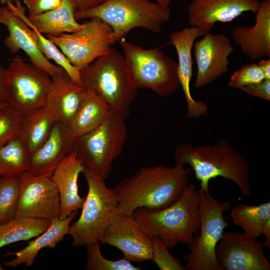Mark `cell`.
I'll list each match as a JSON object with an SVG mask.
<instances>
[{
	"label": "cell",
	"mask_w": 270,
	"mask_h": 270,
	"mask_svg": "<svg viewBox=\"0 0 270 270\" xmlns=\"http://www.w3.org/2000/svg\"><path fill=\"white\" fill-rule=\"evenodd\" d=\"M192 170L182 164L142 168L113 188L118 200L116 214L132 216L140 208L157 210L170 206L188 185Z\"/></svg>",
	"instance_id": "1"
},
{
	"label": "cell",
	"mask_w": 270,
	"mask_h": 270,
	"mask_svg": "<svg viewBox=\"0 0 270 270\" xmlns=\"http://www.w3.org/2000/svg\"><path fill=\"white\" fill-rule=\"evenodd\" d=\"M0 1L14 14L46 36L72 33L83 26V24L78 22L75 18L74 14L77 8L73 0H62L60 6L54 10L42 14L28 16L25 14V8L22 6L20 2L14 4L12 0Z\"/></svg>",
	"instance_id": "20"
},
{
	"label": "cell",
	"mask_w": 270,
	"mask_h": 270,
	"mask_svg": "<svg viewBox=\"0 0 270 270\" xmlns=\"http://www.w3.org/2000/svg\"><path fill=\"white\" fill-rule=\"evenodd\" d=\"M77 11L84 10L96 7L106 0H73Z\"/></svg>",
	"instance_id": "37"
},
{
	"label": "cell",
	"mask_w": 270,
	"mask_h": 270,
	"mask_svg": "<svg viewBox=\"0 0 270 270\" xmlns=\"http://www.w3.org/2000/svg\"><path fill=\"white\" fill-rule=\"evenodd\" d=\"M264 242L244 232H224L215 248L220 270H270Z\"/></svg>",
	"instance_id": "12"
},
{
	"label": "cell",
	"mask_w": 270,
	"mask_h": 270,
	"mask_svg": "<svg viewBox=\"0 0 270 270\" xmlns=\"http://www.w3.org/2000/svg\"><path fill=\"white\" fill-rule=\"evenodd\" d=\"M200 190L189 184L182 196L160 210L136 209L132 216L151 237H158L168 248L179 244L190 245L200 226Z\"/></svg>",
	"instance_id": "3"
},
{
	"label": "cell",
	"mask_w": 270,
	"mask_h": 270,
	"mask_svg": "<svg viewBox=\"0 0 270 270\" xmlns=\"http://www.w3.org/2000/svg\"><path fill=\"white\" fill-rule=\"evenodd\" d=\"M152 240L132 216L115 214L106 228L100 243L117 248L130 262H143L151 260Z\"/></svg>",
	"instance_id": "14"
},
{
	"label": "cell",
	"mask_w": 270,
	"mask_h": 270,
	"mask_svg": "<svg viewBox=\"0 0 270 270\" xmlns=\"http://www.w3.org/2000/svg\"><path fill=\"white\" fill-rule=\"evenodd\" d=\"M200 190V226L198 236L188 246L190 253L184 257L186 270H220L216 255V246L224 229L229 226L224 212L231 208L228 202H220L208 190Z\"/></svg>",
	"instance_id": "9"
},
{
	"label": "cell",
	"mask_w": 270,
	"mask_h": 270,
	"mask_svg": "<svg viewBox=\"0 0 270 270\" xmlns=\"http://www.w3.org/2000/svg\"><path fill=\"white\" fill-rule=\"evenodd\" d=\"M67 126L56 122L44 144L29 159L27 172L50 178L56 167L74 148Z\"/></svg>",
	"instance_id": "19"
},
{
	"label": "cell",
	"mask_w": 270,
	"mask_h": 270,
	"mask_svg": "<svg viewBox=\"0 0 270 270\" xmlns=\"http://www.w3.org/2000/svg\"><path fill=\"white\" fill-rule=\"evenodd\" d=\"M261 234H264L266 240L264 242L266 248H270V218L267 220L264 223L261 231Z\"/></svg>",
	"instance_id": "39"
},
{
	"label": "cell",
	"mask_w": 270,
	"mask_h": 270,
	"mask_svg": "<svg viewBox=\"0 0 270 270\" xmlns=\"http://www.w3.org/2000/svg\"><path fill=\"white\" fill-rule=\"evenodd\" d=\"M168 249L158 237H152L151 260L160 270H184L182 263L174 257Z\"/></svg>",
	"instance_id": "33"
},
{
	"label": "cell",
	"mask_w": 270,
	"mask_h": 270,
	"mask_svg": "<svg viewBox=\"0 0 270 270\" xmlns=\"http://www.w3.org/2000/svg\"><path fill=\"white\" fill-rule=\"evenodd\" d=\"M9 105L8 102L6 100H0V108Z\"/></svg>",
	"instance_id": "42"
},
{
	"label": "cell",
	"mask_w": 270,
	"mask_h": 270,
	"mask_svg": "<svg viewBox=\"0 0 270 270\" xmlns=\"http://www.w3.org/2000/svg\"><path fill=\"white\" fill-rule=\"evenodd\" d=\"M100 242L86 246L87 261L86 270H140L142 268L134 266L126 258L112 260L106 258L102 254Z\"/></svg>",
	"instance_id": "31"
},
{
	"label": "cell",
	"mask_w": 270,
	"mask_h": 270,
	"mask_svg": "<svg viewBox=\"0 0 270 270\" xmlns=\"http://www.w3.org/2000/svg\"><path fill=\"white\" fill-rule=\"evenodd\" d=\"M248 94L268 100H270V79L240 88Z\"/></svg>",
	"instance_id": "36"
},
{
	"label": "cell",
	"mask_w": 270,
	"mask_h": 270,
	"mask_svg": "<svg viewBox=\"0 0 270 270\" xmlns=\"http://www.w3.org/2000/svg\"><path fill=\"white\" fill-rule=\"evenodd\" d=\"M78 214V210L71 212L66 218H56L50 221L48 229L34 240L28 242L24 248L14 252H8L4 254L14 255L16 258L4 263V266L15 268L20 265L32 266L39 252L44 248H56L58 244L68 234L71 222Z\"/></svg>",
	"instance_id": "24"
},
{
	"label": "cell",
	"mask_w": 270,
	"mask_h": 270,
	"mask_svg": "<svg viewBox=\"0 0 270 270\" xmlns=\"http://www.w3.org/2000/svg\"><path fill=\"white\" fill-rule=\"evenodd\" d=\"M264 79V76L258 64H246L242 65L232 75L228 86L240 89Z\"/></svg>",
	"instance_id": "34"
},
{
	"label": "cell",
	"mask_w": 270,
	"mask_h": 270,
	"mask_svg": "<svg viewBox=\"0 0 270 270\" xmlns=\"http://www.w3.org/2000/svg\"><path fill=\"white\" fill-rule=\"evenodd\" d=\"M28 12V16H36L54 10L58 7L62 0H23Z\"/></svg>",
	"instance_id": "35"
},
{
	"label": "cell",
	"mask_w": 270,
	"mask_h": 270,
	"mask_svg": "<svg viewBox=\"0 0 270 270\" xmlns=\"http://www.w3.org/2000/svg\"><path fill=\"white\" fill-rule=\"evenodd\" d=\"M131 79L138 88H148L160 97L174 93L180 86L178 62L158 48L145 49L127 41L118 42Z\"/></svg>",
	"instance_id": "7"
},
{
	"label": "cell",
	"mask_w": 270,
	"mask_h": 270,
	"mask_svg": "<svg viewBox=\"0 0 270 270\" xmlns=\"http://www.w3.org/2000/svg\"><path fill=\"white\" fill-rule=\"evenodd\" d=\"M46 36L80 71L104 54L113 45L112 28L97 18H90L76 32Z\"/></svg>",
	"instance_id": "11"
},
{
	"label": "cell",
	"mask_w": 270,
	"mask_h": 270,
	"mask_svg": "<svg viewBox=\"0 0 270 270\" xmlns=\"http://www.w3.org/2000/svg\"><path fill=\"white\" fill-rule=\"evenodd\" d=\"M176 164H188L200 182V190H208L211 179L218 176L233 181L246 198L252 194L250 166L227 140L220 139L214 145L194 146L189 143L178 144L174 150Z\"/></svg>",
	"instance_id": "2"
},
{
	"label": "cell",
	"mask_w": 270,
	"mask_h": 270,
	"mask_svg": "<svg viewBox=\"0 0 270 270\" xmlns=\"http://www.w3.org/2000/svg\"><path fill=\"white\" fill-rule=\"evenodd\" d=\"M14 4L21 2L23 0H12Z\"/></svg>",
	"instance_id": "43"
},
{
	"label": "cell",
	"mask_w": 270,
	"mask_h": 270,
	"mask_svg": "<svg viewBox=\"0 0 270 270\" xmlns=\"http://www.w3.org/2000/svg\"><path fill=\"white\" fill-rule=\"evenodd\" d=\"M84 168L82 160L74 148L60 162L50 177L59 193L58 218L60 220L82 208L86 196L81 197L78 194V182Z\"/></svg>",
	"instance_id": "22"
},
{
	"label": "cell",
	"mask_w": 270,
	"mask_h": 270,
	"mask_svg": "<svg viewBox=\"0 0 270 270\" xmlns=\"http://www.w3.org/2000/svg\"><path fill=\"white\" fill-rule=\"evenodd\" d=\"M194 44L197 74L196 88L204 86L229 72L228 56L234 51L230 39L224 34H206Z\"/></svg>",
	"instance_id": "15"
},
{
	"label": "cell",
	"mask_w": 270,
	"mask_h": 270,
	"mask_svg": "<svg viewBox=\"0 0 270 270\" xmlns=\"http://www.w3.org/2000/svg\"><path fill=\"white\" fill-rule=\"evenodd\" d=\"M23 116L9 105L0 108V146L18 136Z\"/></svg>",
	"instance_id": "32"
},
{
	"label": "cell",
	"mask_w": 270,
	"mask_h": 270,
	"mask_svg": "<svg viewBox=\"0 0 270 270\" xmlns=\"http://www.w3.org/2000/svg\"><path fill=\"white\" fill-rule=\"evenodd\" d=\"M230 216L234 223L244 232L258 238L264 223L270 218V202L256 206L238 204L232 210Z\"/></svg>",
	"instance_id": "28"
},
{
	"label": "cell",
	"mask_w": 270,
	"mask_h": 270,
	"mask_svg": "<svg viewBox=\"0 0 270 270\" xmlns=\"http://www.w3.org/2000/svg\"><path fill=\"white\" fill-rule=\"evenodd\" d=\"M30 155L17 136L0 146V176L18 177L28 170Z\"/></svg>",
	"instance_id": "29"
},
{
	"label": "cell",
	"mask_w": 270,
	"mask_h": 270,
	"mask_svg": "<svg viewBox=\"0 0 270 270\" xmlns=\"http://www.w3.org/2000/svg\"><path fill=\"white\" fill-rule=\"evenodd\" d=\"M80 72L84 87L102 98L113 112L125 119L130 116L138 89L131 79L123 54L111 46Z\"/></svg>",
	"instance_id": "4"
},
{
	"label": "cell",
	"mask_w": 270,
	"mask_h": 270,
	"mask_svg": "<svg viewBox=\"0 0 270 270\" xmlns=\"http://www.w3.org/2000/svg\"><path fill=\"white\" fill-rule=\"evenodd\" d=\"M260 0H192L187 7L188 24L204 36L217 22H228L246 12L254 14Z\"/></svg>",
	"instance_id": "16"
},
{
	"label": "cell",
	"mask_w": 270,
	"mask_h": 270,
	"mask_svg": "<svg viewBox=\"0 0 270 270\" xmlns=\"http://www.w3.org/2000/svg\"><path fill=\"white\" fill-rule=\"evenodd\" d=\"M0 24H4L8 28V35L5 38L4 44L11 53L16 54L20 50H22L32 64L50 77L64 70L51 63L45 57L38 47L34 32L6 6L2 7Z\"/></svg>",
	"instance_id": "17"
},
{
	"label": "cell",
	"mask_w": 270,
	"mask_h": 270,
	"mask_svg": "<svg viewBox=\"0 0 270 270\" xmlns=\"http://www.w3.org/2000/svg\"><path fill=\"white\" fill-rule=\"evenodd\" d=\"M82 173L88 184V194L81 214L70 226L68 234L76 247L100 242L106 228L116 214L118 205L114 190L108 188L98 174L85 166Z\"/></svg>",
	"instance_id": "6"
},
{
	"label": "cell",
	"mask_w": 270,
	"mask_h": 270,
	"mask_svg": "<svg viewBox=\"0 0 270 270\" xmlns=\"http://www.w3.org/2000/svg\"><path fill=\"white\" fill-rule=\"evenodd\" d=\"M124 120L112 112L98 126L74 142V150L84 166L104 180L110 176L113 162L122 152L128 138Z\"/></svg>",
	"instance_id": "8"
},
{
	"label": "cell",
	"mask_w": 270,
	"mask_h": 270,
	"mask_svg": "<svg viewBox=\"0 0 270 270\" xmlns=\"http://www.w3.org/2000/svg\"><path fill=\"white\" fill-rule=\"evenodd\" d=\"M201 36H204L194 26L174 32L170 36V43L175 47L178 57V74L186 102V117L188 119L208 114L206 104L200 100L194 99L190 85L193 70L192 48L196 38Z\"/></svg>",
	"instance_id": "18"
},
{
	"label": "cell",
	"mask_w": 270,
	"mask_h": 270,
	"mask_svg": "<svg viewBox=\"0 0 270 270\" xmlns=\"http://www.w3.org/2000/svg\"><path fill=\"white\" fill-rule=\"evenodd\" d=\"M57 120L45 106L24 114L18 137L30 156L47 138Z\"/></svg>",
	"instance_id": "26"
},
{
	"label": "cell",
	"mask_w": 270,
	"mask_h": 270,
	"mask_svg": "<svg viewBox=\"0 0 270 270\" xmlns=\"http://www.w3.org/2000/svg\"><path fill=\"white\" fill-rule=\"evenodd\" d=\"M2 14V8H0V20Z\"/></svg>",
	"instance_id": "44"
},
{
	"label": "cell",
	"mask_w": 270,
	"mask_h": 270,
	"mask_svg": "<svg viewBox=\"0 0 270 270\" xmlns=\"http://www.w3.org/2000/svg\"><path fill=\"white\" fill-rule=\"evenodd\" d=\"M265 79H270V58L260 60L258 64Z\"/></svg>",
	"instance_id": "40"
},
{
	"label": "cell",
	"mask_w": 270,
	"mask_h": 270,
	"mask_svg": "<svg viewBox=\"0 0 270 270\" xmlns=\"http://www.w3.org/2000/svg\"><path fill=\"white\" fill-rule=\"evenodd\" d=\"M254 26L232 30V38L242 54L253 60L270 58V0H260Z\"/></svg>",
	"instance_id": "21"
},
{
	"label": "cell",
	"mask_w": 270,
	"mask_h": 270,
	"mask_svg": "<svg viewBox=\"0 0 270 270\" xmlns=\"http://www.w3.org/2000/svg\"><path fill=\"white\" fill-rule=\"evenodd\" d=\"M108 104L92 89L86 88L76 114L67 126L71 138L78 137L96 128L112 112Z\"/></svg>",
	"instance_id": "25"
},
{
	"label": "cell",
	"mask_w": 270,
	"mask_h": 270,
	"mask_svg": "<svg viewBox=\"0 0 270 270\" xmlns=\"http://www.w3.org/2000/svg\"><path fill=\"white\" fill-rule=\"evenodd\" d=\"M0 178H1V176H0Z\"/></svg>",
	"instance_id": "46"
},
{
	"label": "cell",
	"mask_w": 270,
	"mask_h": 270,
	"mask_svg": "<svg viewBox=\"0 0 270 270\" xmlns=\"http://www.w3.org/2000/svg\"><path fill=\"white\" fill-rule=\"evenodd\" d=\"M20 190V178L2 176L0 179V224L15 217Z\"/></svg>",
	"instance_id": "30"
},
{
	"label": "cell",
	"mask_w": 270,
	"mask_h": 270,
	"mask_svg": "<svg viewBox=\"0 0 270 270\" xmlns=\"http://www.w3.org/2000/svg\"><path fill=\"white\" fill-rule=\"evenodd\" d=\"M6 101L22 114L44 106L52 83L50 76L16 55L6 69Z\"/></svg>",
	"instance_id": "10"
},
{
	"label": "cell",
	"mask_w": 270,
	"mask_h": 270,
	"mask_svg": "<svg viewBox=\"0 0 270 270\" xmlns=\"http://www.w3.org/2000/svg\"><path fill=\"white\" fill-rule=\"evenodd\" d=\"M4 270V268H2V265H1V264H0V270Z\"/></svg>",
	"instance_id": "45"
},
{
	"label": "cell",
	"mask_w": 270,
	"mask_h": 270,
	"mask_svg": "<svg viewBox=\"0 0 270 270\" xmlns=\"http://www.w3.org/2000/svg\"><path fill=\"white\" fill-rule=\"evenodd\" d=\"M172 0H156V2L161 6L164 8H168Z\"/></svg>",
	"instance_id": "41"
},
{
	"label": "cell",
	"mask_w": 270,
	"mask_h": 270,
	"mask_svg": "<svg viewBox=\"0 0 270 270\" xmlns=\"http://www.w3.org/2000/svg\"><path fill=\"white\" fill-rule=\"evenodd\" d=\"M170 16L168 8L151 0H106L96 7L74 14L77 21L97 18L108 24L113 32V44L134 28L160 32Z\"/></svg>",
	"instance_id": "5"
},
{
	"label": "cell",
	"mask_w": 270,
	"mask_h": 270,
	"mask_svg": "<svg viewBox=\"0 0 270 270\" xmlns=\"http://www.w3.org/2000/svg\"><path fill=\"white\" fill-rule=\"evenodd\" d=\"M51 78L44 106L68 126L80 107L85 87L74 82L65 70Z\"/></svg>",
	"instance_id": "23"
},
{
	"label": "cell",
	"mask_w": 270,
	"mask_h": 270,
	"mask_svg": "<svg viewBox=\"0 0 270 270\" xmlns=\"http://www.w3.org/2000/svg\"><path fill=\"white\" fill-rule=\"evenodd\" d=\"M50 224L46 220L14 217L0 224V250L8 244L36 238L45 232Z\"/></svg>",
	"instance_id": "27"
},
{
	"label": "cell",
	"mask_w": 270,
	"mask_h": 270,
	"mask_svg": "<svg viewBox=\"0 0 270 270\" xmlns=\"http://www.w3.org/2000/svg\"><path fill=\"white\" fill-rule=\"evenodd\" d=\"M0 100L6 101V69L0 65ZM7 102V101H6Z\"/></svg>",
	"instance_id": "38"
},
{
	"label": "cell",
	"mask_w": 270,
	"mask_h": 270,
	"mask_svg": "<svg viewBox=\"0 0 270 270\" xmlns=\"http://www.w3.org/2000/svg\"><path fill=\"white\" fill-rule=\"evenodd\" d=\"M20 190L15 217L44 219L58 218L60 200L58 190L50 178L27 172L20 176Z\"/></svg>",
	"instance_id": "13"
}]
</instances>
